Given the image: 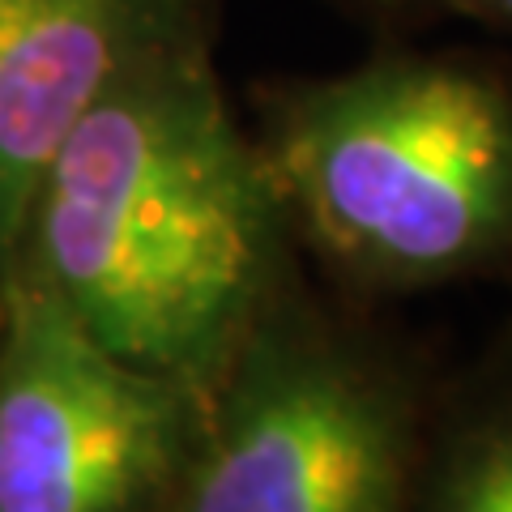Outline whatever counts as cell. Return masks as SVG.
I'll use <instances>...</instances> for the list:
<instances>
[{
	"mask_svg": "<svg viewBox=\"0 0 512 512\" xmlns=\"http://www.w3.org/2000/svg\"><path fill=\"white\" fill-rule=\"evenodd\" d=\"M342 13H350L355 22L372 26L380 39L389 35H410V30H419L427 22L440 18V9L431 5V0H333Z\"/></svg>",
	"mask_w": 512,
	"mask_h": 512,
	"instance_id": "52a82bcc",
	"label": "cell"
},
{
	"mask_svg": "<svg viewBox=\"0 0 512 512\" xmlns=\"http://www.w3.org/2000/svg\"><path fill=\"white\" fill-rule=\"evenodd\" d=\"M299 265L261 150L214 69L205 5L188 0L60 141L13 274L111 355L210 389Z\"/></svg>",
	"mask_w": 512,
	"mask_h": 512,
	"instance_id": "6da1fadb",
	"label": "cell"
},
{
	"mask_svg": "<svg viewBox=\"0 0 512 512\" xmlns=\"http://www.w3.org/2000/svg\"><path fill=\"white\" fill-rule=\"evenodd\" d=\"M205 389L99 346L43 286L0 291V512H167Z\"/></svg>",
	"mask_w": 512,
	"mask_h": 512,
	"instance_id": "277c9868",
	"label": "cell"
},
{
	"mask_svg": "<svg viewBox=\"0 0 512 512\" xmlns=\"http://www.w3.org/2000/svg\"><path fill=\"white\" fill-rule=\"evenodd\" d=\"M256 150L303 261L393 308L512 278V60L380 39L342 73L256 90Z\"/></svg>",
	"mask_w": 512,
	"mask_h": 512,
	"instance_id": "7a4b0ae2",
	"label": "cell"
},
{
	"mask_svg": "<svg viewBox=\"0 0 512 512\" xmlns=\"http://www.w3.org/2000/svg\"><path fill=\"white\" fill-rule=\"evenodd\" d=\"M436 355L303 261L205 389L167 512H410Z\"/></svg>",
	"mask_w": 512,
	"mask_h": 512,
	"instance_id": "3957f363",
	"label": "cell"
},
{
	"mask_svg": "<svg viewBox=\"0 0 512 512\" xmlns=\"http://www.w3.org/2000/svg\"><path fill=\"white\" fill-rule=\"evenodd\" d=\"M188 0H0V291L52 154Z\"/></svg>",
	"mask_w": 512,
	"mask_h": 512,
	"instance_id": "5b68a950",
	"label": "cell"
},
{
	"mask_svg": "<svg viewBox=\"0 0 512 512\" xmlns=\"http://www.w3.org/2000/svg\"><path fill=\"white\" fill-rule=\"evenodd\" d=\"M410 512H512V316L466 359L436 363Z\"/></svg>",
	"mask_w": 512,
	"mask_h": 512,
	"instance_id": "8992f818",
	"label": "cell"
},
{
	"mask_svg": "<svg viewBox=\"0 0 512 512\" xmlns=\"http://www.w3.org/2000/svg\"><path fill=\"white\" fill-rule=\"evenodd\" d=\"M431 5L444 13H457V18H470L478 26H487L491 35L512 39V0H431Z\"/></svg>",
	"mask_w": 512,
	"mask_h": 512,
	"instance_id": "ba28073f",
	"label": "cell"
}]
</instances>
